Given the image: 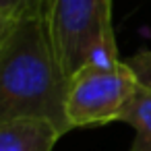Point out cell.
Instances as JSON below:
<instances>
[{"label": "cell", "mask_w": 151, "mask_h": 151, "mask_svg": "<svg viewBox=\"0 0 151 151\" xmlns=\"http://www.w3.org/2000/svg\"><path fill=\"white\" fill-rule=\"evenodd\" d=\"M68 81L44 15L13 21L0 46V120H44L64 137Z\"/></svg>", "instance_id": "6da1fadb"}, {"label": "cell", "mask_w": 151, "mask_h": 151, "mask_svg": "<svg viewBox=\"0 0 151 151\" xmlns=\"http://www.w3.org/2000/svg\"><path fill=\"white\" fill-rule=\"evenodd\" d=\"M44 19L68 77L87 64L120 62L112 0H46Z\"/></svg>", "instance_id": "7a4b0ae2"}, {"label": "cell", "mask_w": 151, "mask_h": 151, "mask_svg": "<svg viewBox=\"0 0 151 151\" xmlns=\"http://www.w3.org/2000/svg\"><path fill=\"white\" fill-rule=\"evenodd\" d=\"M137 85L139 79L126 60L79 68L70 77L66 93V120L70 130L120 122Z\"/></svg>", "instance_id": "3957f363"}, {"label": "cell", "mask_w": 151, "mask_h": 151, "mask_svg": "<svg viewBox=\"0 0 151 151\" xmlns=\"http://www.w3.org/2000/svg\"><path fill=\"white\" fill-rule=\"evenodd\" d=\"M60 137L44 120H0V151H54Z\"/></svg>", "instance_id": "277c9868"}, {"label": "cell", "mask_w": 151, "mask_h": 151, "mask_svg": "<svg viewBox=\"0 0 151 151\" xmlns=\"http://www.w3.org/2000/svg\"><path fill=\"white\" fill-rule=\"evenodd\" d=\"M120 122L134 128V141L128 151H151V87L141 83L137 85L120 116Z\"/></svg>", "instance_id": "5b68a950"}, {"label": "cell", "mask_w": 151, "mask_h": 151, "mask_svg": "<svg viewBox=\"0 0 151 151\" xmlns=\"http://www.w3.org/2000/svg\"><path fill=\"white\" fill-rule=\"evenodd\" d=\"M44 6L46 0H0V13L13 21L44 15Z\"/></svg>", "instance_id": "8992f818"}, {"label": "cell", "mask_w": 151, "mask_h": 151, "mask_svg": "<svg viewBox=\"0 0 151 151\" xmlns=\"http://www.w3.org/2000/svg\"><path fill=\"white\" fill-rule=\"evenodd\" d=\"M126 64L132 68L141 85L151 87V50H139L134 56L126 60Z\"/></svg>", "instance_id": "52a82bcc"}, {"label": "cell", "mask_w": 151, "mask_h": 151, "mask_svg": "<svg viewBox=\"0 0 151 151\" xmlns=\"http://www.w3.org/2000/svg\"><path fill=\"white\" fill-rule=\"evenodd\" d=\"M11 25H13V19H9V17H4L2 13H0V46H2L4 37L9 35V31H11Z\"/></svg>", "instance_id": "ba28073f"}]
</instances>
